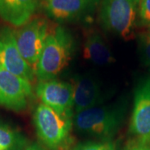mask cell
Wrapping results in <instances>:
<instances>
[{"label": "cell", "mask_w": 150, "mask_h": 150, "mask_svg": "<svg viewBox=\"0 0 150 150\" xmlns=\"http://www.w3.org/2000/svg\"><path fill=\"white\" fill-rule=\"evenodd\" d=\"M31 83L0 66V106L13 111L27 108L32 97Z\"/></svg>", "instance_id": "7"}, {"label": "cell", "mask_w": 150, "mask_h": 150, "mask_svg": "<svg viewBox=\"0 0 150 150\" xmlns=\"http://www.w3.org/2000/svg\"><path fill=\"white\" fill-rule=\"evenodd\" d=\"M38 5V0H0V18L14 27L29 22Z\"/></svg>", "instance_id": "12"}, {"label": "cell", "mask_w": 150, "mask_h": 150, "mask_svg": "<svg viewBox=\"0 0 150 150\" xmlns=\"http://www.w3.org/2000/svg\"><path fill=\"white\" fill-rule=\"evenodd\" d=\"M125 150H150V146L139 144L138 142H134L125 149Z\"/></svg>", "instance_id": "18"}, {"label": "cell", "mask_w": 150, "mask_h": 150, "mask_svg": "<svg viewBox=\"0 0 150 150\" xmlns=\"http://www.w3.org/2000/svg\"><path fill=\"white\" fill-rule=\"evenodd\" d=\"M0 66L30 83L36 77L34 69L20 54L15 31L11 28H0Z\"/></svg>", "instance_id": "8"}, {"label": "cell", "mask_w": 150, "mask_h": 150, "mask_svg": "<svg viewBox=\"0 0 150 150\" xmlns=\"http://www.w3.org/2000/svg\"><path fill=\"white\" fill-rule=\"evenodd\" d=\"M125 107L120 103L98 105L75 113L73 124L77 132L98 141H111L123 122Z\"/></svg>", "instance_id": "1"}, {"label": "cell", "mask_w": 150, "mask_h": 150, "mask_svg": "<svg viewBox=\"0 0 150 150\" xmlns=\"http://www.w3.org/2000/svg\"><path fill=\"white\" fill-rule=\"evenodd\" d=\"M23 150H46L43 147L38 144H32L28 145L27 147Z\"/></svg>", "instance_id": "19"}, {"label": "cell", "mask_w": 150, "mask_h": 150, "mask_svg": "<svg viewBox=\"0 0 150 150\" xmlns=\"http://www.w3.org/2000/svg\"><path fill=\"white\" fill-rule=\"evenodd\" d=\"M83 56L97 65H108L113 62L112 54L103 38L98 33H89L83 45Z\"/></svg>", "instance_id": "13"}, {"label": "cell", "mask_w": 150, "mask_h": 150, "mask_svg": "<svg viewBox=\"0 0 150 150\" xmlns=\"http://www.w3.org/2000/svg\"><path fill=\"white\" fill-rule=\"evenodd\" d=\"M27 146V139L23 134L0 120V150H23Z\"/></svg>", "instance_id": "14"}, {"label": "cell", "mask_w": 150, "mask_h": 150, "mask_svg": "<svg viewBox=\"0 0 150 150\" xmlns=\"http://www.w3.org/2000/svg\"><path fill=\"white\" fill-rule=\"evenodd\" d=\"M35 93L43 104L69 117L74 116L73 87L70 83L51 79L39 81Z\"/></svg>", "instance_id": "9"}, {"label": "cell", "mask_w": 150, "mask_h": 150, "mask_svg": "<svg viewBox=\"0 0 150 150\" xmlns=\"http://www.w3.org/2000/svg\"><path fill=\"white\" fill-rule=\"evenodd\" d=\"M129 131L135 142L150 146V78L140 81L135 88Z\"/></svg>", "instance_id": "6"}, {"label": "cell", "mask_w": 150, "mask_h": 150, "mask_svg": "<svg viewBox=\"0 0 150 150\" xmlns=\"http://www.w3.org/2000/svg\"><path fill=\"white\" fill-rule=\"evenodd\" d=\"M98 0H44L47 15L59 22L74 21L89 13Z\"/></svg>", "instance_id": "11"}, {"label": "cell", "mask_w": 150, "mask_h": 150, "mask_svg": "<svg viewBox=\"0 0 150 150\" xmlns=\"http://www.w3.org/2000/svg\"><path fill=\"white\" fill-rule=\"evenodd\" d=\"M66 150H116L111 141H88L71 145Z\"/></svg>", "instance_id": "15"}, {"label": "cell", "mask_w": 150, "mask_h": 150, "mask_svg": "<svg viewBox=\"0 0 150 150\" xmlns=\"http://www.w3.org/2000/svg\"><path fill=\"white\" fill-rule=\"evenodd\" d=\"M143 53L145 58V61L150 69V35H148L143 39L142 42Z\"/></svg>", "instance_id": "17"}, {"label": "cell", "mask_w": 150, "mask_h": 150, "mask_svg": "<svg viewBox=\"0 0 150 150\" xmlns=\"http://www.w3.org/2000/svg\"><path fill=\"white\" fill-rule=\"evenodd\" d=\"M74 51V41L67 29L59 26L50 28L34 69L38 82L55 79L69 65Z\"/></svg>", "instance_id": "2"}, {"label": "cell", "mask_w": 150, "mask_h": 150, "mask_svg": "<svg viewBox=\"0 0 150 150\" xmlns=\"http://www.w3.org/2000/svg\"><path fill=\"white\" fill-rule=\"evenodd\" d=\"M33 121L38 139L49 150H66L73 145L72 117L63 115L41 103L34 110Z\"/></svg>", "instance_id": "3"}, {"label": "cell", "mask_w": 150, "mask_h": 150, "mask_svg": "<svg viewBox=\"0 0 150 150\" xmlns=\"http://www.w3.org/2000/svg\"><path fill=\"white\" fill-rule=\"evenodd\" d=\"M49 31L48 22L46 18L39 17L33 18L18 31H15L18 50L23 58L34 69L43 51Z\"/></svg>", "instance_id": "5"}, {"label": "cell", "mask_w": 150, "mask_h": 150, "mask_svg": "<svg viewBox=\"0 0 150 150\" xmlns=\"http://www.w3.org/2000/svg\"><path fill=\"white\" fill-rule=\"evenodd\" d=\"M139 15L144 24L150 25V0H139Z\"/></svg>", "instance_id": "16"}, {"label": "cell", "mask_w": 150, "mask_h": 150, "mask_svg": "<svg viewBox=\"0 0 150 150\" xmlns=\"http://www.w3.org/2000/svg\"><path fill=\"white\" fill-rule=\"evenodd\" d=\"M139 0H101L99 19L106 30L123 38L134 33Z\"/></svg>", "instance_id": "4"}, {"label": "cell", "mask_w": 150, "mask_h": 150, "mask_svg": "<svg viewBox=\"0 0 150 150\" xmlns=\"http://www.w3.org/2000/svg\"><path fill=\"white\" fill-rule=\"evenodd\" d=\"M73 99L75 113L101 105L104 93L99 83L88 75H78L73 83Z\"/></svg>", "instance_id": "10"}]
</instances>
